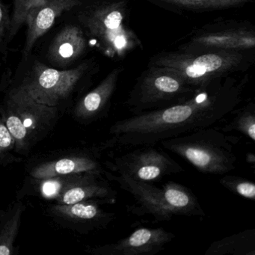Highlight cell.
<instances>
[{
	"label": "cell",
	"instance_id": "30bf717a",
	"mask_svg": "<svg viewBox=\"0 0 255 255\" xmlns=\"http://www.w3.org/2000/svg\"><path fill=\"white\" fill-rule=\"evenodd\" d=\"M78 3L77 0H47L29 11L25 21L27 34L23 50V59L29 56L36 41L53 26L56 18Z\"/></svg>",
	"mask_w": 255,
	"mask_h": 255
},
{
	"label": "cell",
	"instance_id": "7402d4cb",
	"mask_svg": "<svg viewBox=\"0 0 255 255\" xmlns=\"http://www.w3.org/2000/svg\"><path fill=\"white\" fill-rule=\"evenodd\" d=\"M11 26V17L6 7L0 0V53H2L8 44V37Z\"/></svg>",
	"mask_w": 255,
	"mask_h": 255
},
{
	"label": "cell",
	"instance_id": "ba28073f",
	"mask_svg": "<svg viewBox=\"0 0 255 255\" xmlns=\"http://www.w3.org/2000/svg\"><path fill=\"white\" fill-rule=\"evenodd\" d=\"M175 235L163 228H140L118 242L88 248L94 255H153L163 250Z\"/></svg>",
	"mask_w": 255,
	"mask_h": 255
},
{
	"label": "cell",
	"instance_id": "4fadbf2b",
	"mask_svg": "<svg viewBox=\"0 0 255 255\" xmlns=\"http://www.w3.org/2000/svg\"><path fill=\"white\" fill-rule=\"evenodd\" d=\"M112 89L107 84L89 92L74 109L75 119L82 123L89 124L106 116Z\"/></svg>",
	"mask_w": 255,
	"mask_h": 255
},
{
	"label": "cell",
	"instance_id": "3957f363",
	"mask_svg": "<svg viewBox=\"0 0 255 255\" xmlns=\"http://www.w3.org/2000/svg\"><path fill=\"white\" fill-rule=\"evenodd\" d=\"M159 143L204 174L221 175L235 169L237 158L232 142L215 128H203Z\"/></svg>",
	"mask_w": 255,
	"mask_h": 255
},
{
	"label": "cell",
	"instance_id": "5bb4252c",
	"mask_svg": "<svg viewBox=\"0 0 255 255\" xmlns=\"http://www.w3.org/2000/svg\"><path fill=\"white\" fill-rule=\"evenodd\" d=\"M204 255H255V230H246L213 242Z\"/></svg>",
	"mask_w": 255,
	"mask_h": 255
},
{
	"label": "cell",
	"instance_id": "ac0fdd59",
	"mask_svg": "<svg viewBox=\"0 0 255 255\" xmlns=\"http://www.w3.org/2000/svg\"><path fill=\"white\" fill-rule=\"evenodd\" d=\"M222 65V59L217 55H203L195 59L193 63L187 67L186 74L190 78H199L207 73L216 71Z\"/></svg>",
	"mask_w": 255,
	"mask_h": 255
},
{
	"label": "cell",
	"instance_id": "8fae6325",
	"mask_svg": "<svg viewBox=\"0 0 255 255\" xmlns=\"http://www.w3.org/2000/svg\"><path fill=\"white\" fill-rule=\"evenodd\" d=\"M105 171L98 157L85 153L40 164L30 171V175L37 180H43L82 173L105 174Z\"/></svg>",
	"mask_w": 255,
	"mask_h": 255
},
{
	"label": "cell",
	"instance_id": "7c38bea8",
	"mask_svg": "<svg viewBox=\"0 0 255 255\" xmlns=\"http://www.w3.org/2000/svg\"><path fill=\"white\" fill-rule=\"evenodd\" d=\"M81 32L74 26L64 27L52 41L49 59L56 65L65 66L76 59L84 48Z\"/></svg>",
	"mask_w": 255,
	"mask_h": 255
},
{
	"label": "cell",
	"instance_id": "8992f818",
	"mask_svg": "<svg viewBox=\"0 0 255 255\" xmlns=\"http://www.w3.org/2000/svg\"><path fill=\"white\" fill-rule=\"evenodd\" d=\"M3 104L18 116L32 146L49 133L59 118L57 107L37 102L20 86L8 92Z\"/></svg>",
	"mask_w": 255,
	"mask_h": 255
},
{
	"label": "cell",
	"instance_id": "e0dca14e",
	"mask_svg": "<svg viewBox=\"0 0 255 255\" xmlns=\"http://www.w3.org/2000/svg\"><path fill=\"white\" fill-rule=\"evenodd\" d=\"M45 1L47 0H14V11L11 17L8 44L14 38L19 29L24 24L29 11L33 7L37 6Z\"/></svg>",
	"mask_w": 255,
	"mask_h": 255
},
{
	"label": "cell",
	"instance_id": "6da1fadb",
	"mask_svg": "<svg viewBox=\"0 0 255 255\" xmlns=\"http://www.w3.org/2000/svg\"><path fill=\"white\" fill-rule=\"evenodd\" d=\"M234 98L201 92L193 100L115 122L105 146L133 147L153 145L163 140L213 126L237 105Z\"/></svg>",
	"mask_w": 255,
	"mask_h": 255
},
{
	"label": "cell",
	"instance_id": "44dd1931",
	"mask_svg": "<svg viewBox=\"0 0 255 255\" xmlns=\"http://www.w3.org/2000/svg\"><path fill=\"white\" fill-rule=\"evenodd\" d=\"M67 176L51 177V178L43 179L41 186V192L43 196L54 199L59 191L63 186L66 180Z\"/></svg>",
	"mask_w": 255,
	"mask_h": 255
},
{
	"label": "cell",
	"instance_id": "5b68a950",
	"mask_svg": "<svg viewBox=\"0 0 255 255\" xmlns=\"http://www.w3.org/2000/svg\"><path fill=\"white\" fill-rule=\"evenodd\" d=\"M83 73L82 66L61 71L35 62L30 74L19 86L37 102L59 109L69 99Z\"/></svg>",
	"mask_w": 255,
	"mask_h": 255
},
{
	"label": "cell",
	"instance_id": "603a6c76",
	"mask_svg": "<svg viewBox=\"0 0 255 255\" xmlns=\"http://www.w3.org/2000/svg\"><path fill=\"white\" fill-rule=\"evenodd\" d=\"M153 86L163 93L174 98V95L180 92V85L177 80L172 77L162 76L154 80Z\"/></svg>",
	"mask_w": 255,
	"mask_h": 255
},
{
	"label": "cell",
	"instance_id": "7a4b0ae2",
	"mask_svg": "<svg viewBox=\"0 0 255 255\" xmlns=\"http://www.w3.org/2000/svg\"><path fill=\"white\" fill-rule=\"evenodd\" d=\"M105 177L116 182L121 189L133 197L135 204L128 209L136 216H150L156 222L170 221L177 216H205L195 194L180 183L169 181L159 188L152 183L137 181L112 171H106Z\"/></svg>",
	"mask_w": 255,
	"mask_h": 255
},
{
	"label": "cell",
	"instance_id": "9c48e42d",
	"mask_svg": "<svg viewBox=\"0 0 255 255\" xmlns=\"http://www.w3.org/2000/svg\"><path fill=\"white\" fill-rule=\"evenodd\" d=\"M118 193L105 174L82 173L68 175L61 190L55 197L56 204H71L86 200H104L116 204Z\"/></svg>",
	"mask_w": 255,
	"mask_h": 255
},
{
	"label": "cell",
	"instance_id": "277c9868",
	"mask_svg": "<svg viewBox=\"0 0 255 255\" xmlns=\"http://www.w3.org/2000/svg\"><path fill=\"white\" fill-rule=\"evenodd\" d=\"M135 147L138 148L116 156L113 161H107L105 167L112 172L150 183L184 171L180 164L155 144Z\"/></svg>",
	"mask_w": 255,
	"mask_h": 255
},
{
	"label": "cell",
	"instance_id": "2e32d148",
	"mask_svg": "<svg viewBox=\"0 0 255 255\" xmlns=\"http://www.w3.org/2000/svg\"><path fill=\"white\" fill-rule=\"evenodd\" d=\"M225 132L237 131L251 140L255 141V112L253 107L243 109L224 128Z\"/></svg>",
	"mask_w": 255,
	"mask_h": 255
},
{
	"label": "cell",
	"instance_id": "52a82bcc",
	"mask_svg": "<svg viewBox=\"0 0 255 255\" xmlns=\"http://www.w3.org/2000/svg\"><path fill=\"white\" fill-rule=\"evenodd\" d=\"M109 204L104 200L90 199L71 204H55L47 213L57 223L81 234L105 229L114 220L116 215L101 206Z\"/></svg>",
	"mask_w": 255,
	"mask_h": 255
},
{
	"label": "cell",
	"instance_id": "d6986e66",
	"mask_svg": "<svg viewBox=\"0 0 255 255\" xmlns=\"http://www.w3.org/2000/svg\"><path fill=\"white\" fill-rule=\"evenodd\" d=\"M219 183L223 187L236 195L243 197L246 199L255 201V185L243 177L226 175L219 180Z\"/></svg>",
	"mask_w": 255,
	"mask_h": 255
},
{
	"label": "cell",
	"instance_id": "cb8c5ba5",
	"mask_svg": "<svg viewBox=\"0 0 255 255\" xmlns=\"http://www.w3.org/2000/svg\"><path fill=\"white\" fill-rule=\"evenodd\" d=\"M122 16L119 11H113L106 17L104 25L109 29H116L122 23Z\"/></svg>",
	"mask_w": 255,
	"mask_h": 255
},
{
	"label": "cell",
	"instance_id": "ffe728a7",
	"mask_svg": "<svg viewBox=\"0 0 255 255\" xmlns=\"http://www.w3.org/2000/svg\"><path fill=\"white\" fill-rule=\"evenodd\" d=\"M14 148V138L7 128L3 119L0 116V163L9 159L10 154Z\"/></svg>",
	"mask_w": 255,
	"mask_h": 255
},
{
	"label": "cell",
	"instance_id": "d4e9b609",
	"mask_svg": "<svg viewBox=\"0 0 255 255\" xmlns=\"http://www.w3.org/2000/svg\"><path fill=\"white\" fill-rule=\"evenodd\" d=\"M116 46H117L118 47H122L124 45H125V39H124L122 37H120V38H117L116 39Z\"/></svg>",
	"mask_w": 255,
	"mask_h": 255
},
{
	"label": "cell",
	"instance_id": "9a60e30c",
	"mask_svg": "<svg viewBox=\"0 0 255 255\" xmlns=\"http://www.w3.org/2000/svg\"><path fill=\"white\" fill-rule=\"evenodd\" d=\"M25 209L24 204L18 201L6 213H2L3 217L0 218V255H11L14 252V242Z\"/></svg>",
	"mask_w": 255,
	"mask_h": 255
},
{
	"label": "cell",
	"instance_id": "484cf974",
	"mask_svg": "<svg viewBox=\"0 0 255 255\" xmlns=\"http://www.w3.org/2000/svg\"><path fill=\"white\" fill-rule=\"evenodd\" d=\"M193 1H201V0H193Z\"/></svg>",
	"mask_w": 255,
	"mask_h": 255
}]
</instances>
